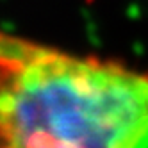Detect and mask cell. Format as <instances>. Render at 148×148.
<instances>
[{"instance_id":"1","label":"cell","mask_w":148,"mask_h":148,"mask_svg":"<svg viewBox=\"0 0 148 148\" xmlns=\"http://www.w3.org/2000/svg\"><path fill=\"white\" fill-rule=\"evenodd\" d=\"M0 146H148V75L0 30Z\"/></svg>"}]
</instances>
